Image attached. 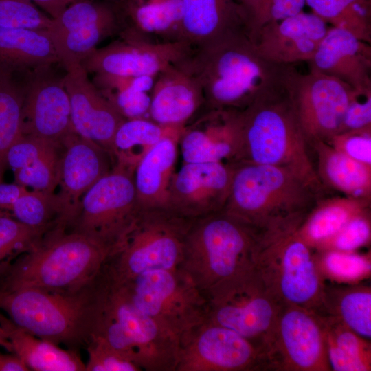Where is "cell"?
Segmentation results:
<instances>
[{"label":"cell","mask_w":371,"mask_h":371,"mask_svg":"<svg viewBox=\"0 0 371 371\" xmlns=\"http://www.w3.org/2000/svg\"><path fill=\"white\" fill-rule=\"evenodd\" d=\"M182 63L199 80L206 109L237 111L281 87L288 65L263 58L247 28L228 31L193 48Z\"/></svg>","instance_id":"6da1fadb"},{"label":"cell","mask_w":371,"mask_h":371,"mask_svg":"<svg viewBox=\"0 0 371 371\" xmlns=\"http://www.w3.org/2000/svg\"><path fill=\"white\" fill-rule=\"evenodd\" d=\"M107 285L103 267L94 279L74 291L0 289V310L28 333L80 351L96 335Z\"/></svg>","instance_id":"7a4b0ae2"},{"label":"cell","mask_w":371,"mask_h":371,"mask_svg":"<svg viewBox=\"0 0 371 371\" xmlns=\"http://www.w3.org/2000/svg\"><path fill=\"white\" fill-rule=\"evenodd\" d=\"M319 194L288 170L240 162L234 165L229 195L222 212L256 234L299 227Z\"/></svg>","instance_id":"3957f363"},{"label":"cell","mask_w":371,"mask_h":371,"mask_svg":"<svg viewBox=\"0 0 371 371\" xmlns=\"http://www.w3.org/2000/svg\"><path fill=\"white\" fill-rule=\"evenodd\" d=\"M111 254L88 236L55 227L14 262L0 278V289L77 290L97 276Z\"/></svg>","instance_id":"277c9868"},{"label":"cell","mask_w":371,"mask_h":371,"mask_svg":"<svg viewBox=\"0 0 371 371\" xmlns=\"http://www.w3.org/2000/svg\"><path fill=\"white\" fill-rule=\"evenodd\" d=\"M240 162L282 168L317 192L323 189L307 150V139L282 86L242 111Z\"/></svg>","instance_id":"5b68a950"},{"label":"cell","mask_w":371,"mask_h":371,"mask_svg":"<svg viewBox=\"0 0 371 371\" xmlns=\"http://www.w3.org/2000/svg\"><path fill=\"white\" fill-rule=\"evenodd\" d=\"M256 244L255 233L223 212L206 216L193 222L180 267L203 294L254 267Z\"/></svg>","instance_id":"8992f818"},{"label":"cell","mask_w":371,"mask_h":371,"mask_svg":"<svg viewBox=\"0 0 371 371\" xmlns=\"http://www.w3.org/2000/svg\"><path fill=\"white\" fill-rule=\"evenodd\" d=\"M194 221L168 207L139 208L104 265L108 276L120 282L148 271L179 268Z\"/></svg>","instance_id":"52a82bcc"},{"label":"cell","mask_w":371,"mask_h":371,"mask_svg":"<svg viewBox=\"0 0 371 371\" xmlns=\"http://www.w3.org/2000/svg\"><path fill=\"white\" fill-rule=\"evenodd\" d=\"M106 276L108 286L95 338L124 353L142 371H175L179 337L139 309L124 289Z\"/></svg>","instance_id":"ba28073f"},{"label":"cell","mask_w":371,"mask_h":371,"mask_svg":"<svg viewBox=\"0 0 371 371\" xmlns=\"http://www.w3.org/2000/svg\"><path fill=\"white\" fill-rule=\"evenodd\" d=\"M286 228L256 235L254 267L267 288L282 304L320 311L324 281L314 251L297 234Z\"/></svg>","instance_id":"9c48e42d"},{"label":"cell","mask_w":371,"mask_h":371,"mask_svg":"<svg viewBox=\"0 0 371 371\" xmlns=\"http://www.w3.org/2000/svg\"><path fill=\"white\" fill-rule=\"evenodd\" d=\"M206 317L267 347L282 304L253 267L216 284L203 293Z\"/></svg>","instance_id":"30bf717a"},{"label":"cell","mask_w":371,"mask_h":371,"mask_svg":"<svg viewBox=\"0 0 371 371\" xmlns=\"http://www.w3.org/2000/svg\"><path fill=\"white\" fill-rule=\"evenodd\" d=\"M111 281L121 286L139 309L179 338L206 317L203 294L181 267Z\"/></svg>","instance_id":"8fae6325"},{"label":"cell","mask_w":371,"mask_h":371,"mask_svg":"<svg viewBox=\"0 0 371 371\" xmlns=\"http://www.w3.org/2000/svg\"><path fill=\"white\" fill-rule=\"evenodd\" d=\"M282 87L308 143L326 141L339 131L350 101L361 93L333 76L285 67Z\"/></svg>","instance_id":"7c38bea8"},{"label":"cell","mask_w":371,"mask_h":371,"mask_svg":"<svg viewBox=\"0 0 371 371\" xmlns=\"http://www.w3.org/2000/svg\"><path fill=\"white\" fill-rule=\"evenodd\" d=\"M133 175L113 166L83 195L68 230L98 240L113 254L139 210Z\"/></svg>","instance_id":"4fadbf2b"},{"label":"cell","mask_w":371,"mask_h":371,"mask_svg":"<svg viewBox=\"0 0 371 371\" xmlns=\"http://www.w3.org/2000/svg\"><path fill=\"white\" fill-rule=\"evenodd\" d=\"M270 370L267 350L207 317L179 338L175 371Z\"/></svg>","instance_id":"5bb4252c"},{"label":"cell","mask_w":371,"mask_h":371,"mask_svg":"<svg viewBox=\"0 0 371 371\" xmlns=\"http://www.w3.org/2000/svg\"><path fill=\"white\" fill-rule=\"evenodd\" d=\"M267 352L270 370H331L318 314L296 305H282Z\"/></svg>","instance_id":"9a60e30c"},{"label":"cell","mask_w":371,"mask_h":371,"mask_svg":"<svg viewBox=\"0 0 371 371\" xmlns=\"http://www.w3.org/2000/svg\"><path fill=\"white\" fill-rule=\"evenodd\" d=\"M67 68L80 64L105 38L120 34L121 21L114 3L107 0H75L48 30Z\"/></svg>","instance_id":"2e32d148"},{"label":"cell","mask_w":371,"mask_h":371,"mask_svg":"<svg viewBox=\"0 0 371 371\" xmlns=\"http://www.w3.org/2000/svg\"><path fill=\"white\" fill-rule=\"evenodd\" d=\"M96 48L80 65L89 73L120 76H157L184 61L193 47L187 42L154 41L131 36Z\"/></svg>","instance_id":"e0dca14e"},{"label":"cell","mask_w":371,"mask_h":371,"mask_svg":"<svg viewBox=\"0 0 371 371\" xmlns=\"http://www.w3.org/2000/svg\"><path fill=\"white\" fill-rule=\"evenodd\" d=\"M21 131L60 144L75 133L63 76H58L52 65L25 74Z\"/></svg>","instance_id":"ac0fdd59"},{"label":"cell","mask_w":371,"mask_h":371,"mask_svg":"<svg viewBox=\"0 0 371 371\" xmlns=\"http://www.w3.org/2000/svg\"><path fill=\"white\" fill-rule=\"evenodd\" d=\"M113 167L110 154L76 133L62 143L58 186V226L68 229L86 192Z\"/></svg>","instance_id":"d6986e66"},{"label":"cell","mask_w":371,"mask_h":371,"mask_svg":"<svg viewBox=\"0 0 371 371\" xmlns=\"http://www.w3.org/2000/svg\"><path fill=\"white\" fill-rule=\"evenodd\" d=\"M234 170V165L221 162L183 163L172 177L168 208L194 220L222 212Z\"/></svg>","instance_id":"ffe728a7"},{"label":"cell","mask_w":371,"mask_h":371,"mask_svg":"<svg viewBox=\"0 0 371 371\" xmlns=\"http://www.w3.org/2000/svg\"><path fill=\"white\" fill-rule=\"evenodd\" d=\"M241 112L207 109L192 124H186L178 142L183 163H240L243 148Z\"/></svg>","instance_id":"44dd1931"},{"label":"cell","mask_w":371,"mask_h":371,"mask_svg":"<svg viewBox=\"0 0 371 371\" xmlns=\"http://www.w3.org/2000/svg\"><path fill=\"white\" fill-rule=\"evenodd\" d=\"M65 69L63 80L69 98L75 133L96 143L111 155L115 133L126 119L89 80L80 64Z\"/></svg>","instance_id":"7402d4cb"},{"label":"cell","mask_w":371,"mask_h":371,"mask_svg":"<svg viewBox=\"0 0 371 371\" xmlns=\"http://www.w3.org/2000/svg\"><path fill=\"white\" fill-rule=\"evenodd\" d=\"M328 30L326 22L301 12L262 26L253 36L258 53L278 65L310 61Z\"/></svg>","instance_id":"603a6c76"},{"label":"cell","mask_w":371,"mask_h":371,"mask_svg":"<svg viewBox=\"0 0 371 371\" xmlns=\"http://www.w3.org/2000/svg\"><path fill=\"white\" fill-rule=\"evenodd\" d=\"M313 69L337 78L361 93L371 92V47L348 32L328 29L313 57Z\"/></svg>","instance_id":"cb8c5ba5"},{"label":"cell","mask_w":371,"mask_h":371,"mask_svg":"<svg viewBox=\"0 0 371 371\" xmlns=\"http://www.w3.org/2000/svg\"><path fill=\"white\" fill-rule=\"evenodd\" d=\"M203 105L202 87L181 63L157 75L150 92L148 116L162 126H184Z\"/></svg>","instance_id":"d4e9b609"},{"label":"cell","mask_w":371,"mask_h":371,"mask_svg":"<svg viewBox=\"0 0 371 371\" xmlns=\"http://www.w3.org/2000/svg\"><path fill=\"white\" fill-rule=\"evenodd\" d=\"M62 144L21 134L9 149L7 167L15 183L34 190L54 192L58 186Z\"/></svg>","instance_id":"484cf974"},{"label":"cell","mask_w":371,"mask_h":371,"mask_svg":"<svg viewBox=\"0 0 371 371\" xmlns=\"http://www.w3.org/2000/svg\"><path fill=\"white\" fill-rule=\"evenodd\" d=\"M113 3L122 23L120 36L182 41V0H116Z\"/></svg>","instance_id":"4316f807"},{"label":"cell","mask_w":371,"mask_h":371,"mask_svg":"<svg viewBox=\"0 0 371 371\" xmlns=\"http://www.w3.org/2000/svg\"><path fill=\"white\" fill-rule=\"evenodd\" d=\"M240 28L247 18L234 0H182L181 39L193 48Z\"/></svg>","instance_id":"83f0119b"},{"label":"cell","mask_w":371,"mask_h":371,"mask_svg":"<svg viewBox=\"0 0 371 371\" xmlns=\"http://www.w3.org/2000/svg\"><path fill=\"white\" fill-rule=\"evenodd\" d=\"M181 133L161 139L137 166L133 179L139 208L168 207Z\"/></svg>","instance_id":"f1b7e54d"},{"label":"cell","mask_w":371,"mask_h":371,"mask_svg":"<svg viewBox=\"0 0 371 371\" xmlns=\"http://www.w3.org/2000/svg\"><path fill=\"white\" fill-rule=\"evenodd\" d=\"M0 326L11 343L12 352L34 371H85L79 350L63 348L36 337L0 313Z\"/></svg>","instance_id":"f546056e"},{"label":"cell","mask_w":371,"mask_h":371,"mask_svg":"<svg viewBox=\"0 0 371 371\" xmlns=\"http://www.w3.org/2000/svg\"><path fill=\"white\" fill-rule=\"evenodd\" d=\"M60 63L48 30L0 27V65L26 72Z\"/></svg>","instance_id":"4dcf8cb0"},{"label":"cell","mask_w":371,"mask_h":371,"mask_svg":"<svg viewBox=\"0 0 371 371\" xmlns=\"http://www.w3.org/2000/svg\"><path fill=\"white\" fill-rule=\"evenodd\" d=\"M317 157L318 177L323 185L345 196L370 201L371 166L357 161L324 140L310 142Z\"/></svg>","instance_id":"1f68e13d"},{"label":"cell","mask_w":371,"mask_h":371,"mask_svg":"<svg viewBox=\"0 0 371 371\" xmlns=\"http://www.w3.org/2000/svg\"><path fill=\"white\" fill-rule=\"evenodd\" d=\"M184 126H166L149 118L124 120L113 138L111 157L113 166L134 174L145 155L164 137L181 133Z\"/></svg>","instance_id":"d6a6232c"},{"label":"cell","mask_w":371,"mask_h":371,"mask_svg":"<svg viewBox=\"0 0 371 371\" xmlns=\"http://www.w3.org/2000/svg\"><path fill=\"white\" fill-rule=\"evenodd\" d=\"M370 201L345 196L319 199L297 229L313 250L337 234L356 216L370 210Z\"/></svg>","instance_id":"836d02e7"},{"label":"cell","mask_w":371,"mask_h":371,"mask_svg":"<svg viewBox=\"0 0 371 371\" xmlns=\"http://www.w3.org/2000/svg\"><path fill=\"white\" fill-rule=\"evenodd\" d=\"M317 314L324 332L330 370L370 371V340L358 335L336 317Z\"/></svg>","instance_id":"e575fe53"},{"label":"cell","mask_w":371,"mask_h":371,"mask_svg":"<svg viewBox=\"0 0 371 371\" xmlns=\"http://www.w3.org/2000/svg\"><path fill=\"white\" fill-rule=\"evenodd\" d=\"M348 285H325L322 308L317 313L335 317L358 335L370 340V286L361 282Z\"/></svg>","instance_id":"d590c367"},{"label":"cell","mask_w":371,"mask_h":371,"mask_svg":"<svg viewBox=\"0 0 371 371\" xmlns=\"http://www.w3.org/2000/svg\"><path fill=\"white\" fill-rule=\"evenodd\" d=\"M25 74L0 65V182L8 168V152L22 134Z\"/></svg>","instance_id":"8d00e7d4"},{"label":"cell","mask_w":371,"mask_h":371,"mask_svg":"<svg viewBox=\"0 0 371 371\" xmlns=\"http://www.w3.org/2000/svg\"><path fill=\"white\" fill-rule=\"evenodd\" d=\"M317 270L324 280L355 284L370 278V253L313 250Z\"/></svg>","instance_id":"74e56055"},{"label":"cell","mask_w":371,"mask_h":371,"mask_svg":"<svg viewBox=\"0 0 371 371\" xmlns=\"http://www.w3.org/2000/svg\"><path fill=\"white\" fill-rule=\"evenodd\" d=\"M48 231L25 225L14 218L10 212L0 211V278Z\"/></svg>","instance_id":"f35d334b"},{"label":"cell","mask_w":371,"mask_h":371,"mask_svg":"<svg viewBox=\"0 0 371 371\" xmlns=\"http://www.w3.org/2000/svg\"><path fill=\"white\" fill-rule=\"evenodd\" d=\"M10 214L29 227L49 230L58 227L59 205L56 194L41 190H25L14 204Z\"/></svg>","instance_id":"ab89813d"},{"label":"cell","mask_w":371,"mask_h":371,"mask_svg":"<svg viewBox=\"0 0 371 371\" xmlns=\"http://www.w3.org/2000/svg\"><path fill=\"white\" fill-rule=\"evenodd\" d=\"M53 19L28 0H0V27L49 30Z\"/></svg>","instance_id":"60d3db41"},{"label":"cell","mask_w":371,"mask_h":371,"mask_svg":"<svg viewBox=\"0 0 371 371\" xmlns=\"http://www.w3.org/2000/svg\"><path fill=\"white\" fill-rule=\"evenodd\" d=\"M371 239L370 210L366 211L347 223L337 234L315 250L356 251L368 245Z\"/></svg>","instance_id":"b9f144b4"},{"label":"cell","mask_w":371,"mask_h":371,"mask_svg":"<svg viewBox=\"0 0 371 371\" xmlns=\"http://www.w3.org/2000/svg\"><path fill=\"white\" fill-rule=\"evenodd\" d=\"M86 350L85 371H142L126 355L100 339H93Z\"/></svg>","instance_id":"7bdbcfd3"},{"label":"cell","mask_w":371,"mask_h":371,"mask_svg":"<svg viewBox=\"0 0 371 371\" xmlns=\"http://www.w3.org/2000/svg\"><path fill=\"white\" fill-rule=\"evenodd\" d=\"M306 0H259L248 21L251 39L265 25L302 12Z\"/></svg>","instance_id":"ee69618b"},{"label":"cell","mask_w":371,"mask_h":371,"mask_svg":"<svg viewBox=\"0 0 371 371\" xmlns=\"http://www.w3.org/2000/svg\"><path fill=\"white\" fill-rule=\"evenodd\" d=\"M100 93L125 119L146 117L148 115L150 94L135 86Z\"/></svg>","instance_id":"f6af8a7d"},{"label":"cell","mask_w":371,"mask_h":371,"mask_svg":"<svg viewBox=\"0 0 371 371\" xmlns=\"http://www.w3.org/2000/svg\"><path fill=\"white\" fill-rule=\"evenodd\" d=\"M330 23L344 30L358 39L371 41V0H356Z\"/></svg>","instance_id":"bcb514c9"},{"label":"cell","mask_w":371,"mask_h":371,"mask_svg":"<svg viewBox=\"0 0 371 371\" xmlns=\"http://www.w3.org/2000/svg\"><path fill=\"white\" fill-rule=\"evenodd\" d=\"M325 142L350 158L371 166V128L340 132Z\"/></svg>","instance_id":"7dc6e473"},{"label":"cell","mask_w":371,"mask_h":371,"mask_svg":"<svg viewBox=\"0 0 371 371\" xmlns=\"http://www.w3.org/2000/svg\"><path fill=\"white\" fill-rule=\"evenodd\" d=\"M368 128H371V92L359 93L348 104L338 133Z\"/></svg>","instance_id":"c3c4849f"},{"label":"cell","mask_w":371,"mask_h":371,"mask_svg":"<svg viewBox=\"0 0 371 371\" xmlns=\"http://www.w3.org/2000/svg\"><path fill=\"white\" fill-rule=\"evenodd\" d=\"M356 0H306L313 13L330 23Z\"/></svg>","instance_id":"681fc988"},{"label":"cell","mask_w":371,"mask_h":371,"mask_svg":"<svg viewBox=\"0 0 371 371\" xmlns=\"http://www.w3.org/2000/svg\"><path fill=\"white\" fill-rule=\"evenodd\" d=\"M27 190L15 182H0V211L10 212L16 200Z\"/></svg>","instance_id":"f907efd6"},{"label":"cell","mask_w":371,"mask_h":371,"mask_svg":"<svg viewBox=\"0 0 371 371\" xmlns=\"http://www.w3.org/2000/svg\"><path fill=\"white\" fill-rule=\"evenodd\" d=\"M52 19L57 18L75 0H28Z\"/></svg>","instance_id":"816d5d0a"},{"label":"cell","mask_w":371,"mask_h":371,"mask_svg":"<svg viewBox=\"0 0 371 371\" xmlns=\"http://www.w3.org/2000/svg\"><path fill=\"white\" fill-rule=\"evenodd\" d=\"M22 360L14 353L0 352V371H28Z\"/></svg>","instance_id":"f5cc1de1"},{"label":"cell","mask_w":371,"mask_h":371,"mask_svg":"<svg viewBox=\"0 0 371 371\" xmlns=\"http://www.w3.org/2000/svg\"><path fill=\"white\" fill-rule=\"evenodd\" d=\"M236 1L244 10L247 18V23L249 21V19L253 12L254 10L255 9L256 6L257 5L259 0H234Z\"/></svg>","instance_id":"db71d44e"},{"label":"cell","mask_w":371,"mask_h":371,"mask_svg":"<svg viewBox=\"0 0 371 371\" xmlns=\"http://www.w3.org/2000/svg\"><path fill=\"white\" fill-rule=\"evenodd\" d=\"M0 347L3 348L9 352H12V347L6 333L0 326Z\"/></svg>","instance_id":"11a10c76"},{"label":"cell","mask_w":371,"mask_h":371,"mask_svg":"<svg viewBox=\"0 0 371 371\" xmlns=\"http://www.w3.org/2000/svg\"><path fill=\"white\" fill-rule=\"evenodd\" d=\"M107 1H109L111 2H115L116 0H107Z\"/></svg>","instance_id":"9f6ffc18"}]
</instances>
